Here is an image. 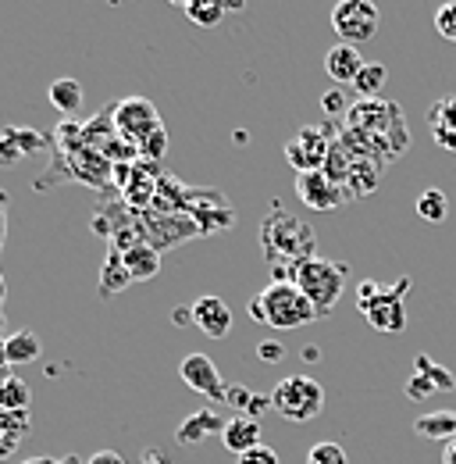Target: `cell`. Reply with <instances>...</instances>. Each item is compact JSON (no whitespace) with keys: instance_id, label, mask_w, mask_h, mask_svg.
Segmentation results:
<instances>
[{"instance_id":"cell-1","label":"cell","mask_w":456,"mask_h":464,"mask_svg":"<svg viewBox=\"0 0 456 464\" xmlns=\"http://www.w3.org/2000/svg\"><path fill=\"white\" fill-rule=\"evenodd\" d=\"M261 246L271 265V283H296V268L318 257L314 229L282 211V204H275L271 215L261 222Z\"/></svg>"},{"instance_id":"cell-2","label":"cell","mask_w":456,"mask_h":464,"mask_svg":"<svg viewBox=\"0 0 456 464\" xmlns=\"http://www.w3.org/2000/svg\"><path fill=\"white\" fill-rule=\"evenodd\" d=\"M250 318L257 325H271V329H303L310 322H318L321 314L314 311V304L299 293L292 283H271L250 300Z\"/></svg>"},{"instance_id":"cell-3","label":"cell","mask_w":456,"mask_h":464,"mask_svg":"<svg viewBox=\"0 0 456 464\" xmlns=\"http://www.w3.org/2000/svg\"><path fill=\"white\" fill-rule=\"evenodd\" d=\"M413 290V279L410 276H403L396 279L393 286H385V283H375V279H364L360 286H356V307H360V314L367 318V325L371 329H378V333H403L406 329V296Z\"/></svg>"},{"instance_id":"cell-4","label":"cell","mask_w":456,"mask_h":464,"mask_svg":"<svg viewBox=\"0 0 456 464\" xmlns=\"http://www.w3.org/2000/svg\"><path fill=\"white\" fill-rule=\"evenodd\" d=\"M346 279H349V268L339 265V261H328V257H310L296 268V283L299 293L314 304V311L321 318H328L336 311V304L342 300L346 293Z\"/></svg>"},{"instance_id":"cell-5","label":"cell","mask_w":456,"mask_h":464,"mask_svg":"<svg viewBox=\"0 0 456 464\" xmlns=\"http://www.w3.org/2000/svg\"><path fill=\"white\" fill-rule=\"evenodd\" d=\"M271 411H279L292 425L314 421L325 411V390L314 375H285L271 390Z\"/></svg>"},{"instance_id":"cell-6","label":"cell","mask_w":456,"mask_h":464,"mask_svg":"<svg viewBox=\"0 0 456 464\" xmlns=\"http://www.w3.org/2000/svg\"><path fill=\"white\" fill-rule=\"evenodd\" d=\"M378 25H382V14L367 0H342L332 7V29H336L339 44L360 47L378 36Z\"/></svg>"},{"instance_id":"cell-7","label":"cell","mask_w":456,"mask_h":464,"mask_svg":"<svg viewBox=\"0 0 456 464\" xmlns=\"http://www.w3.org/2000/svg\"><path fill=\"white\" fill-rule=\"evenodd\" d=\"M111 125L125 143L139 147L154 129H161V115H157L154 101H147V97H125V101H118L111 108Z\"/></svg>"},{"instance_id":"cell-8","label":"cell","mask_w":456,"mask_h":464,"mask_svg":"<svg viewBox=\"0 0 456 464\" xmlns=\"http://www.w3.org/2000/svg\"><path fill=\"white\" fill-rule=\"evenodd\" d=\"M332 158V143L328 136L318 129V125H303L289 143H285V161L296 169V172H325Z\"/></svg>"},{"instance_id":"cell-9","label":"cell","mask_w":456,"mask_h":464,"mask_svg":"<svg viewBox=\"0 0 456 464\" xmlns=\"http://www.w3.org/2000/svg\"><path fill=\"white\" fill-rule=\"evenodd\" d=\"M178 375H182V382L193 390V393H200V397H207V401H214V404H225V379H222V372H218V364L207 357V353H185L182 357V364H178Z\"/></svg>"},{"instance_id":"cell-10","label":"cell","mask_w":456,"mask_h":464,"mask_svg":"<svg viewBox=\"0 0 456 464\" xmlns=\"http://www.w3.org/2000/svg\"><path fill=\"white\" fill-rule=\"evenodd\" d=\"M296 197L310 208V211H332L349 200V193L328 172H303L296 175Z\"/></svg>"},{"instance_id":"cell-11","label":"cell","mask_w":456,"mask_h":464,"mask_svg":"<svg viewBox=\"0 0 456 464\" xmlns=\"http://www.w3.org/2000/svg\"><path fill=\"white\" fill-rule=\"evenodd\" d=\"M232 322H235V314H232V307H228L222 296H200L196 304H193V325L207 336V340H225L228 333H232Z\"/></svg>"},{"instance_id":"cell-12","label":"cell","mask_w":456,"mask_h":464,"mask_svg":"<svg viewBox=\"0 0 456 464\" xmlns=\"http://www.w3.org/2000/svg\"><path fill=\"white\" fill-rule=\"evenodd\" d=\"M36 150H47V136L36 132V129H25V125H7L0 132V165H11V161H22Z\"/></svg>"},{"instance_id":"cell-13","label":"cell","mask_w":456,"mask_h":464,"mask_svg":"<svg viewBox=\"0 0 456 464\" xmlns=\"http://www.w3.org/2000/svg\"><path fill=\"white\" fill-rule=\"evenodd\" d=\"M222 436L225 432V418L214 411V407H200V411H193V414H185L182 421H178V429H175V440L178 443H185V447H196V443H204L207 436Z\"/></svg>"},{"instance_id":"cell-14","label":"cell","mask_w":456,"mask_h":464,"mask_svg":"<svg viewBox=\"0 0 456 464\" xmlns=\"http://www.w3.org/2000/svg\"><path fill=\"white\" fill-rule=\"evenodd\" d=\"M364 64H367V61L360 58V51L349 47V44H336V47L325 54V72H328V79L339 82V86H353L356 75L364 72Z\"/></svg>"},{"instance_id":"cell-15","label":"cell","mask_w":456,"mask_h":464,"mask_svg":"<svg viewBox=\"0 0 456 464\" xmlns=\"http://www.w3.org/2000/svg\"><path fill=\"white\" fill-rule=\"evenodd\" d=\"M222 443H225V450H232L235 458L250 454L253 447H261V443H264V440H261V421H253V418H242V414L228 418L225 432H222Z\"/></svg>"},{"instance_id":"cell-16","label":"cell","mask_w":456,"mask_h":464,"mask_svg":"<svg viewBox=\"0 0 456 464\" xmlns=\"http://www.w3.org/2000/svg\"><path fill=\"white\" fill-rule=\"evenodd\" d=\"M29 429H33V414L29 411H0V461L18 454V447L25 443Z\"/></svg>"},{"instance_id":"cell-17","label":"cell","mask_w":456,"mask_h":464,"mask_svg":"<svg viewBox=\"0 0 456 464\" xmlns=\"http://www.w3.org/2000/svg\"><path fill=\"white\" fill-rule=\"evenodd\" d=\"M121 265H125V272H128L132 283L136 279H154L161 272V254L150 243H136V246L121 250Z\"/></svg>"},{"instance_id":"cell-18","label":"cell","mask_w":456,"mask_h":464,"mask_svg":"<svg viewBox=\"0 0 456 464\" xmlns=\"http://www.w3.org/2000/svg\"><path fill=\"white\" fill-rule=\"evenodd\" d=\"M428 125H432L435 140H439L446 150H453L456 154V97H446V101L432 104V111H428Z\"/></svg>"},{"instance_id":"cell-19","label":"cell","mask_w":456,"mask_h":464,"mask_svg":"<svg viewBox=\"0 0 456 464\" xmlns=\"http://www.w3.org/2000/svg\"><path fill=\"white\" fill-rule=\"evenodd\" d=\"M51 104H54V111H61L64 118L79 115L82 111V104H86V93H82V82L79 79H54L51 82Z\"/></svg>"},{"instance_id":"cell-20","label":"cell","mask_w":456,"mask_h":464,"mask_svg":"<svg viewBox=\"0 0 456 464\" xmlns=\"http://www.w3.org/2000/svg\"><path fill=\"white\" fill-rule=\"evenodd\" d=\"M413 432L421 440H446L453 443L456 440V411H432V414H421L413 421Z\"/></svg>"},{"instance_id":"cell-21","label":"cell","mask_w":456,"mask_h":464,"mask_svg":"<svg viewBox=\"0 0 456 464\" xmlns=\"http://www.w3.org/2000/svg\"><path fill=\"white\" fill-rule=\"evenodd\" d=\"M4 350H7V364H29L43 353V340L33 329H18V333L4 336Z\"/></svg>"},{"instance_id":"cell-22","label":"cell","mask_w":456,"mask_h":464,"mask_svg":"<svg viewBox=\"0 0 456 464\" xmlns=\"http://www.w3.org/2000/svg\"><path fill=\"white\" fill-rule=\"evenodd\" d=\"M225 404L235 407V414H242V418H253V421H257V414L271 407V397H264V393H253L250 386H228V390H225Z\"/></svg>"},{"instance_id":"cell-23","label":"cell","mask_w":456,"mask_h":464,"mask_svg":"<svg viewBox=\"0 0 456 464\" xmlns=\"http://www.w3.org/2000/svg\"><path fill=\"white\" fill-rule=\"evenodd\" d=\"M182 14L200 29H214L225 18V4H218V0H182Z\"/></svg>"},{"instance_id":"cell-24","label":"cell","mask_w":456,"mask_h":464,"mask_svg":"<svg viewBox=\"0 0 456 464\" xmlns=\"http://www.w3.org/2000/svg\"><path fill=\"white\" fill-rule=\"evenodd\" d=\"M385 82H389V68H385V64H364V72L356 75L353 90H356L364 101H378L382 90H385Z\"/></svg>"},{"instance_id":"cell-25","label":"cell","mask_w":456,"mask_h":464,"mask_svg":"<svg viewBox=\"0 0 456 464\" xmlns=\"http://www.w3.org/2000/svg\"><path fill=\"white\" fill-rule=\"evenodd\" d=\"M413 372L417 375H424L439 393H453L456 390V379L450 375V368L446 364H435L428 353H417V361H413Z\"/></svg>"},{"instance_id":"cell-26","label":"cell","mask_w":456,"mask_h":464,"mask_svg":"<svg viewBox=\"0 0 456 464\" xmlns=\"http://www.w3.org/2000/svg\"><path fill=\"white\" fill-rule=\"evenodd\" d=\"M29 404H33L29 382L18 379V375H11V379L0 386V411H29Z\"/></svg>"},{"instance_id":"cell-27","label":"cell","mask_w":456,"mask_h":464,"mask_svg":"<svg viewBox=\"0 0 456 464\" xmlns=\"http://www.w3.org/2000/svg\"><path fill=\"white\" fill-rule=\"evenodd\" d=\"M417 215L424 222H446L450 218V197L442 189H424L417 197Z\"/></svg>"},{"instance_id":"cell-28","label":"cell","mask_w":456,"mask_h":464,"mask_svg":"<svg viewBox=\"0 0 456 464\" xmlns=\"http://www.w3.org/2000/svg\"><path fill=\"white\" fill-rule=\"evenodd\" d=\"M128 283H132V279H128V272H125V265H121V254L111 250V257H108V265H104V272H100V286L111 296V293L125 290Z\"/></svg>"},{"instance_id":"cell-29","label":"cell","mask_w":456,"mask_h":464,"mask_svg":"<svg viewBox=\"0 0 456 464\" xmlns=\"http://www.w3.org/2000/svg\"><path fill=\"white\" fill-rule=\"evenodd\" d=\"M307 464H349V458H346V450H342L339 443L321 440V443H314L307 450Z\"/></svg>"},{"instance_id":"cell-30","label":"cell","mask_w":456,"mask_h":464,"mask_svg":"<svg viewBox=\"0 0 456 464\" xmlns=\"http://www.w3.org/2000/svg\"><path fill=\"white\" fill-rule=\"evenodd\" d=\"M136 150H139V158H143V161H161V158H165V150H168V129H165V125H161V129H154V132H150Z\"/></svg>"},{"instance_id":"cell-31","label":"cell","mask_w":456,"mask_h":464,"mask_svg":"<svg viewBox=\"0 0 456 464\" xmlns=\"http://www.w3.org/2000/svg\"><path fill=\"white\" fill-rule=\"evenodd\" d=\"M435 33H439L442 40L456 44V0L453 4H442V7L435 11Z\"/></svg>"},{"instance_id":"cell-32","label":"cell","mask_w":456,"mask_h":464,"mask_svg":"<svg viewBox=\"0 0 456 464\" xmlns=\"http://www.w3.org/2000/svg\"><path fill=\"white\" fill-rule=\"evenodd\" d=\"M403 393H406V401H428V397H435L439 390H435V386H432V382H428L424 375H417V372H413V375L406 379Z\"/></svg>"},{"instance_id":"cell-33","label":"cell","mask_w":456,"mask_h":464,"mask_svg":"<svg viewBox=\"0 0 456 464\" xmlns=\"http://www.w3.org/2000/svg\"><path fill=\"white\" fill-rule=\"evenodd\" d=\"M321 115H328V118L349 115V101H346V93H342V90H328V93L321 97Z\"/></svg>"},{"instance_id":"cell-34","label":"cell","mask_w":456,"mask_h":464,"mask_svg":"<svg viewBox=\"0 0 456 464\" xmlns=\"http://www.w3.org/2000/svg\"><path fill=\"white\" fill-rule=\"evenodd\" d=\"M235 464H282V458H279V450H275V447L261 443V447H253L250 454L235 458Z\"/></svg>"},{"instance_id":"cell-35","label":"cell","mask_w":456,"mask_h":464,"mask_svg":"<svg viewBox=\"0 0 456 464\" xmlns=\"http://www.w3.org/2000/svg\"><path fill=\"white\" fill-rule=\"evenodd\" d=\"M285 343L282 340H264V343H257V357L261 361H268V364H279V361H285Z\"/></svg>"},{"instance_id":"cell-36","label":"cell","mask_w":456,"mask_h":464,"mask_svg":"<svg viewBox=\"0 0 456 464\" xmlns=\"http://www.w3.org/2000/svg\"><path fill=\"white\" fill-rule=\"evenodd\" d=\"M7 189H0V246H4V236H7Z\"/></svg>"},{"instance_id":"cell-37","label":"cell","mask_w":456,"mask_h":464,"mask_svg":"<svg viewBox=\"0 0 456 464\" xmlns=\"http://www.w3.org/2000/svg\"><path fill=\"white\" fill-rule=\"evenodd\" d=\"M171 322L175 325H193V307H175L171 311Z\"/></svg>"},{"instance_id":"cell-38","label":"cell","mask_w":456,"mask_h":464,"mask_svg":"<svg viewBox=\"0 0 456 464\" xmlns=\"http://www.w3.org/2000/svg\"><path fill=\"white\" fill-rule=\"evenodd\" d=\"M90 464H125V461H121L118 454H111V450H104V454H97V458H93Z\"/></svg>"},{"instance_id":"cell-39","label":"cell","mask_w":456,"mask_h":464,"mask_svg":"<svg viewBox=\"0 0 456 464\" xmlns=\"http://www.w3.org/2000/svg\"><path fill=\"white\" fill-rule=\"evenodd\" d=\"M442 464H456V440L453 443H446V450H442Z\"/></svg>"},{"instance_id":"cell-40","label":"cell","mask_w":456,"mask_h":464,"mask_svg":"<svg viewBox=\"0 0 456 464\" xmlns=\"http://www.w3.org/2000/svg\"><path fill=\"white\" fill-rule=\"evenodd\" d=\"M318 357H321V353H318V347H303V361H307V364H314Z\"/></svg>"},{"instance_id":"cell-41","label":"cell","mask_w":456,"mask_h":464,"mask_svg":"<svg viewBox=\"0 0 456 464\" xmlns=\"http://www.w3.org/2000/svg\"><path fill=\"white\" fill-rule=\"evenodd\" d=\"M225 11H242V0H225Z\"/></svg>"},{"instance_id":"cell-42","label":"cell","mask_w":456,"mask_h":464,"mask_svg":"<svg viewBox=\"0 0 456 464\" xmlns=\"http://www.w3.org/2000/svg\"><path fill=\"white\" fill-rule=\"evenodd\" d=\"M7 379H11V364H7V368H0V386H4Z\"/></svg>"},{"instance_id":"cell-43","label":"cell","mask_w":456,"mask_h":464,"mask_svg":"<svg viewBox=\"0 0 456 464\" xmlns=\"http://www.w3.org/2000/svg\"><path fill=\"white\" fill-rule=\"evenodd\" d=\"M0 368H7V350H4V340H0Z\"/></svg>"},{"instance_id":"cell-44","label":"cell","mask_w":456,"mask_h":464,"mask_svg":"<svg viewBox=\"0 0 456 464\" xmlns=\"http://www.w3.org/2000/svg\"><path fill=\"white\" fill-rule=\"evenodd\" d=\"M4 296H7V283H4V276H0V307H4Z\"/></svg>"},{"instance_id":"cell-45","label":"cell","mask_w":456,"mask_h":464,"mask_svg":"<svg viewBox=\"0 0 456 464\" xmlns=\"http://www.w3.org/2000/svg\"><path fill=\"white\" fill-rule=\"evenodd\" d=\"M0 333H4V311H0ZM0 340H4V336H0Z\"/></svg>"}]
</instances>
